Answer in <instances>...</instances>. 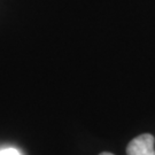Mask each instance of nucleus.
Returning <instances> with one entry per match:
<instances>
[{
    "instance_id": "f257e3e1",
    "label": "nucleus",
    "mask_w": 155,
    "mask_h": 155,
    "mask_svg": "<svg viewBox=\"0 0 155 155\" xmlns=\"http://www.w3.org/2000/svg\"><path fill=\"white\" fill-rule=\"evenodd\" d=\"M154 137L144 133L132 139L127 147V155H155Z\"/></svg>"
},
{
    "instance_id": "f03ea898",
    "label": "nucleus",
    "mask_w": 155,
    "mask_h": 155,
    "mask_svg": "<svg viewBox=\"0 0 155 155\" xmlns=\"http://www.w3.org/2000/svg\"><path fill=\"white\" fill-rule=\"evenodd\" d=\"M0 155H20V153L14 148H5L0 150Z\"/></svg>"
},
{
    "instance_id": "7ed1b4c3",
    "label": "nucleus",
    "mask_w": 155,
    "mask_h": 155,
    "mask_svg": "<svg viewBox=\"0 0 155 155\" xmlns=\"http://www.w3.org/2000/svg\"><path fill=\"white\" fill-rule=\"evenodd\" d=\"M100 155H114V154H111V153H107V152H104V153H101Z\"/></svg>"
}]
</instances>
